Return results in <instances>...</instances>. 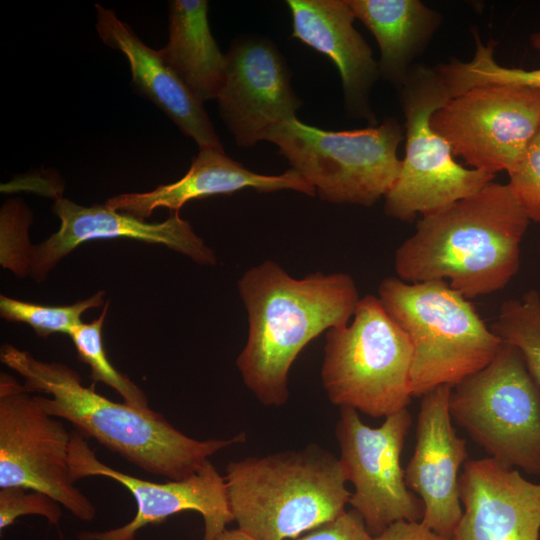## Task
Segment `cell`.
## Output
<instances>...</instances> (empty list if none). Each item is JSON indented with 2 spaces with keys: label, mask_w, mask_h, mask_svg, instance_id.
I'll list each match as a JSON object with an SVG mask.
<instances>
[{
  "label": "cell",
  "mask_w": 540,
  "mask_h": 540,
  "mask_svg": "<svg viewBox=\"0 0 540 540\" xmlns=\"http://www.w3.org/2000/svg\"><path fill=\"white\" fill-rule=\"evenodd\" d=\"M450 99L436 68L425 65H414L399 87L406 145L397 180L385 196L389 217L411 222L493 181V174L458 164L448 142L432 129L431 116Z\"/></svg>",
  "instance_id": "cell-8"
},
{
  "label": "cell",
  "mask_w": 540,
  "mask_h": 540,
  "mask_svg": "<svg viewBox=\"0 0 540 540\" xmlns=\"http://www.w3.org/2000/svg\"><path fill=\"white\" fill-rule=\"evenodd\" d=\"M402 139L403 129L395 118L364 129L329 131L294 117L274 127L266 141L279 147L322 200L371 206L397 180Z\"/></svg>",
  "instance_id": "cell-7"
},
{
  "label": "cell",
  "mask_w": 540,
  "mask_h": 540,
  "mask_svg": "<svg viewBox=\"0 0 540 540\" xmlns=\"http://www.w3.org/2000/svg\"><path fill=\"white\" fill-rule=\"evenodd\" d=\"M462 516L451 540H539L540 483L487 457L459 477Z\"/></svg>",
  "instance_id": "cell-17"
},
{
  "label": "cell",
  "mask_w": 540,
  "mask_h": 540,
  "mask_svg": "<svg viewBox=\"0 0 540 540\" xmlns=\"http://www.w3.org/2000/svg\"><path fill=\"white\" fill-rule=\"evenodd\" d=\"M373 538L363 518L353 509L344 511L334 520L296 540H373Z\"/></svg>",
  "instance_id": "cell-30"
},
{
  "label": "cell",
  "mask_w": 540,
  "mask_h": 540,
  "mask_svg": "<svg viewBox=\"0 0 540 540\" xmlns=\"http://www.w3.org/2000/svg\"><path fill=\"white\" fill-rule=\"evenodd\" d=\"M452 389L442 385L422 396L416 443L404 470L408 488L423 504L421 523L450 539L463 512L458 473L468 457L466 441L452 425Z\"/></svg>",
  "instance_id": "cell-15"
},
{
  "label": "cell",
  "mask_w": 540,
  "mask_h": 540,
  "mask_svg": "<svg viewBox=\"0 0 540 540\" xmlns=\"http://www.w3.org/2000/svg\"><path fill=\"white\" fill-rule=\"evenodd\" d=\"M169 38L158 50L164 62L203 102L217 99L226 78V58L208 23L206 0L169 1Z\"/></svg>",
  "instance_id": "cell-22"
},
{
  "label": "cell",
  "mask_w": 540,
  "mask_h": 540,
  "mask_svg": "<svg viewBox=\"0 0 540 540\" xmlns=\"http://www.w3.org/2000/svg\"><path fill=\"white\" fill-rule=\"evenodd\" d=\"M529 222L508 183L491 181L423 215L395 253V271L408 283L448 279L467 299L491 294L517 274Z\"/></svg>",
  "instance_id": "cell-3"
},
{
  "label": "cell",
  "mask_w": 540,
  "mask_h": 540,
  "mask_svg": "<svg viewBox=\"0 0 540 540\" xmlns=\"http://www.w3.org/2000/svg\"><path fill=\"white\" fill-rule=\"evenodd\" d=\"M380 49V76L400 87L414 59L441 23L440 14L419 0H348Z\"/></svg>",
  "instance_id": "cell-21"
},
{
  "label": "cell",
  "mask_w": 540,
  "mask_h": 540,
  "mask_svg": "<svg viewBox=\"0 0 540 540\" xmlns=\"http://www.w3.org/2000/svg\"><path fill=\"white\" fill-rule=\"evenodd\" d=\"M96 31L103 43L127 59L134 88L162 110L200 149L224 151L215 128L196 96L158 53L147 46L116 13L95 4Z\"/></svg>",
  "instance_id": "cell-19"
},
{
  "label": "cell",
  "mask_w": 540,
  "mask_h": 540,
  "mask_svg": "<svg viewBox=\"0 0 540 540\" xmlns=\"http://www.w3.org/2000/svg\"><path fill=\"white\" fill-rule=\"evenodd\" d=\"M450 412L490 458L540 476V388L514 346L502 342L484 368L453 387Z\"/></svg>",
  "instance_id": "cell-9"
},
{
  "label": "cell",
  "mask_w": 540,
  "mask_h": 540,
  "mask_svg": "<svg viewBox=\"0 0 540 540\" xmlns=\"http://www.w3.org/2000/svg\"><path fill=\"white\" fill-rule=\"evenodd\" d=\"M245 188L259 192L289 189L309 196L316 194L315 189L292 168L280 175L258 174L228 157L224 151L205 148L199 150L189 170L179 180L148 192L116 195L105 204L110 209L145 219L157 208L179 212L191 200L231 194Z\"/></svg>",
  "instance_id": "cell-20"
},
{
  "label": "cell",
  "mask_w": 540,
  "mask_h": 540,
  "mask_svg": "<svg viewBox=\"0 0 540 540\" xmlns=\"http://www.w3.org/2000/svg\"><path fill=\"white\" fill-rule=\"evenodd\" d=\"M0 359L23 378L26 391L46 395L34 396L46 413L154 475L184 479L218 451L246 440L245 433L226 439L189 437L150 408L114 402L84 386L68 365L38 360L10 344L1 347Z\"/></svg>",
  "instance_id": "cell-2"
},
{
  "label": "cell",
  "mask_w": 540,
  "mask_h": 540,
  "mask_svg": "<svg viewBox=\"0 0 540 540\" xmlns=\"http://www.w3.org/2000/svg\"><path fill=\"white\" fill-rule=\"evenodd\" d=\"M413 347L374 295L360 298L352 321L326 332L321 379L329 400L371 417L406 409Z\"/></svg>",
  "instance_id": "cell-6"
},
{
  "label": "cell",
  "mask_w": 540,
  "mask_h": 540,
  "mask_svg": "<svg viewBox=\"0 0 540 540\" xmlns=\"http://www.w3.org/2000/svg\"><path fill=\"white\" fill-rule=\"evenodd\" d=\"M508 175V185L529 220L540 223V129Z\"/></svg>",
  "instance_id": "cell-29"
},
{
  "label": "cell",
  "mask_w": 540,
  "mask_h": 540,
  "mask_svg": "<svg viewBox=\"0 0 540 540\" xmlns=\"http://www.w3.org/2000/svg\"><path fill=\"white\" fill-rule=\"evenodd\" d=\"M61 505L50 496L22 487L0 490V531L24 515L44 517L49 524L58 526L62 518Z\"/></svg>",
  "instance_id": "cell-28"
},
{
  "label": "cell",
  "mask_w": 540,
  "mask_h": 540,
  "mask_svg": "<svg viewBox=\"0 0 540 540\" xmlns=\"http://www.w3.org/2000/svg\"><path fill=\"white\" fill-rule=\"evenodd\" d=\"M60 227L29 252V273L42 281L57 263L76 247L91 240L128 238L165 245L203 265L216 263L214 252L196 235L179 212L162 222L150 223L133 215L110 209L106 204L82 206L58 197L51 207Z\"/></svg>",
  "instance_id": "cell-16"
},
{
  "label": "cell",
  "mask_w": 540,
  "mask_h": 540,
  "mask_svg": "<svg viewBox=\"0 0 540 540\" xmlns=\"http://www.w3.org/2000/svg\"><path fill=\"white\" fill-rule=\"evenodd\" d=\"M407 408L385 417L377 428L356 410L340 408L335 434L340 463L354 486L349 504L375 535L398 521H421L423 504L408 488L401 453L411 426Z\"/></svg>",
  "instance_id": "cell-12"
},
{
  "label": "cell",
  "mask_w": 540,
  "mask_h": 540,
  "mask_svg": "<svg viewBox=\"0 0 540 540\" xmlns=\"http://www.w3.org/2000/svg\"><path fill=\"white\" fill-rule=\"evenodd\" d=\"M292 37L326 55L339 70L345 107L352 117L376 124L369 94L380 76L371 48L354 28L348 0H288Z\"/></svg>",
  "instance_id": "cell-18"
},
{
  "label": "cell",
  "mask_w": 540,
  "mask_h": 540,
  "mask_svg": "<svg viewBox=\"0 0 540 540\" xmlns=\"http://www.w3.org/2000/svg\"><path fill=\"white\" fill-rule=\"evenodd\" d=\"M71 480L103 476L127 488L135 498L137 510L128 523L104 531H83L79 540H134L137 532L146 525L164 521L169 516L185 512H198L204 522L202 540H215L227 524L234 521L231 512L225 477L207 461L193 475L165 483L147 481L107 466L101 462L88 441L77 431L71 432L69 445Z\"/></svg>",
  "instance_id": "cell-13"
},
{
  "label": "cell",
  "mask_w": 540,
  "mask_h": 540,
  "mask_svg": "<svg viewBox=\"0 0 540 540\" xmlns=\"http://www.w3.org/2000/svg\"><path fill=\"white\" fill-rule=\"evenodd\" d=\"M225 481L238 528L258 540H286L345 511L351 492L339 458L317 444L231 461Z\"/></svg>",
  "instance_id": "cell-4"
},
{
  "label": "cell",
  "mask_w": 540,
  "mask_h": 540,
  "mask_svg": "<svg viewBox=\"0 0 540 540\" xmlns=\"http://www.w3.org/2000/svg\"><path fill=\"white\" fill-rule=\"evenodd\" d=\"M378 293L413 347L412 396L456 386L484 368L502 345L469 299L445 280L408 283L387 277Z\"/></svg>",
  "instance_id": "cell-5"
},
{
  "label": "cell",
  "mask_w": 540,
  "mask_h": 540,
  "mask_svg": "<svg viewBox=\"0 0 540 540\" xmlns=\"http://www.w3.org/2000/svg\"><path fill=\"white\" fill-rule=\"evenodd\" d=\"M32 214L19 199L6 201L0 211L1 264L18 276L29 273V252L32 244L28 239V228Z\"/></svg>",
  "instance_id": "cell-27"
},
{
  "label": "cell",
  "mask_w": 540,
  "mask_h": 540,
  "mask_svg": "<svg viewBox=\"0 0 540 540\" xmlns=\"http://www.w3.org/2000/svg\"><path fill=\"white\" fill-rule=\"evenodd\" d=\"M476 52L469 62L458 60L436 67L451 98L468 90L490 84H514L540 89V68L524 70L500 66L494 59L493 46H485L475 35ZM540 44V36L536 37Z\"/></svg>",
  "instance_id": "cell-23"
},
{
  "label": "cell",
  "mask_w": 540,
  "mask_h": 540,
  "mask_svg": "<svg viewBox=\"0 0 540 540\" xmlns=\"http://www.w3.org/2000/svg\"><path fill=\"white\" fill-rule=\"evenodd\" d=\"M472 169L510 173L540 129V89L490 84L451 98L430 119Z\"/></svg>",
  "instance_id": "cell-11"
},
{
  "label": "cell",
  "mask_w": 540,
  "mask_h": 540,
  "mask_svg": "<svg viewBox=\"0 0 540 540\" xmlns=\"http://www.w3.org/2000/svg\"><path fill=\"white\" fill-rule=\"evenodd\" d=\"M109 302L101 314L90 323H81L70 333L78 358L91 370V379L102 382L114 389L124 402L140 409H149L144 392L126 375L120 373L110 363L103 344L102 329Z\"/></svg>",
  "instance_id": "cell-25"
},
{
  "label": "cell",
  "mask_w": 540,
  "mask_h": 540,
  "mask_svg": "<svg viewBox=\"0 0 540 540\" xmlns=\"http://www.w3.org/2000/svg\"><path fill=\"white\" fill-rule=\"evenodd\" d=\"M226 78L219 112L239 147L266 140L271 130L296 117L302 105L277 47L257 36L236 38L225 54Z\"/></svg>",
  "instance_id": "cell-14"
},
{
  "label": "cell",
  "mask_w": 540,
  "mask_h": 540,
  "mask_svg": "<svg viewBox=\"0 0 540 540\" xmlns=\"http://www.w3.org/2000/svg\"><path fill=\"white\" fill-rule=\"evenodd\" d=\"M238 290L249 330L237 368L260 403L282 406L289 398V370L303 348L349 323L360 300L356 284L345 273L294 278L267 260L242 275Z\"/></svg>",
  "instance_id": "cell-1"
},
{
  "label": "cell",
  "mask_w": 540,
  "mask_h": 540,
  "mask_svg": "<svg viewBox=\"0 0 540 540\" xmlns=\"http://www.w3.org/2000/svg\"><path fill=\"white\" fill-rule=\"evenodd\" d=\"M215 540H258L240 528L224 530Z\"/></svg>",
  "instance_id": "cell-32"
},
{
  "label": "cell",
  "mask_w": 540,
  "mask_h": 540,
  "mask_svg": "<svg viewBox=\"0 0 540 540\" xmlns=\"http://www.w3.org/2000/svg\"><path fill=\"white\" fill-rule=\"evenodd\" d=\"M71 432L50 416L11 375H0V489L42 492L81 521L96 516L94 504L70 477Z\"/></svg>",
  "instance_id": "cell-10"
},
{
  "label": "cell",
  "mask_w": 540,
  "mask_h": 540,
  "mask_svg": "<svg viewBox=\"0 0 540 540\" xmlns=\"http://www.w3.org/2000/svg\"><path fill=\"white\" fill-rule=\"evenodd\" d=\"M104 291L71 305L46 306L0 296L1 317L13 322L30 325L37 335L47 337L51 334H67L82 323L81 316L104 302Z\"/></svg>",
  "instance_id": "cell-26"
},
{
  "label": "cell",
  "mask_w": 540,
  "mask_h": 540,
  "mask_svg": "<svg viewBox=\"0 0 540 540\" xmlns=\"http://www.w3.org/2000/svg\"><path fill=\"white\" fill-rule=\"evenodd\" d=\"M373 540H451L427 528L421 521H398L389 525Z\"/></svg>",
  "instance_id": "cell-31"
},
{
  "label": "cell",
  "mask_w": 540,
  "mask_h": 540,
  "mask_svg": "<svg viewBox=\"0 0 540 540\" xmlns=\"http://www.w3.org/2000/svg\"><path fill=\"white\" fill-rule=\"evenodd\" d=\"M490 328L502 342L521 353L540 388V293L532 289L521 299L504 301Z\"/></svg>",
  "instance_id": "cell-24"
}]
</instances>
